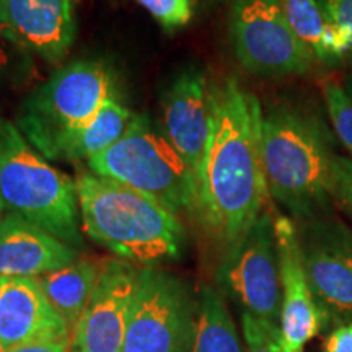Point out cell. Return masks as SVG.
I'll use <instances>...</instances> for the list:
<instances>
[{
	"label": "cell",
	"mask_w": 352,
	"mask_h": 352,
	"mask_svg": "<svg viewBox=\"0 0 352 352\" xmlns=\"http://www.w3.org/2000/svg\"><path fill=\"white\" fill-rule=\"evenodd\" d=\"M259 100L235 77L214 85L212 132L202 162L195 217L228 250L270 201L261 152Z\"/></svg>",
	"instance_id": "obj_1"
},
{
	"label": "cell",
	"mask_w": 352,
	"mask_h": 352,
	"mask_svg": "<svg viewBox=\"0 0 352 352\" xmlns=\"http://www.w3.org/2000/svg\"><path fill=\"white\" fill-rule=\"evenodd\" d=\"M261 152L267 189L294 217L324 214L334 191V138L323 116L302 107L263 114Z\"/></svg>",
	"instance_id": "obj_2"
},
{
	"label": "cell",
	"mask_w": 352,
	"mask_h": 352,
	"mask_svg": "<svg viewBox=\"0 0 352 352\" xmlns=\"http://www.w3.org/2000/svg\"><path fill=\"white\" fill-rule=\"evenodd\" d=\"M76 188L83 230L96 243L144 266L179 258L183 223L157 201L91 171L77 175Z\"/></svg>",
	"instance_id": "obj_3"
},
{
	"label": "cell",
	"mask_w": 352,
	"mask_h": 352,
	"mask_svg": "<svg viewBox=\"0 0 352 352\" xmlns=\"http://www.w3.org/2000/svg\"><path fill=\"white\" fill-rule=\"evenodd\" d=\"M0 196L8 214L74 248L83 245L76 179L54 168L13 122L0 118Z\"/></svg>",
	"instance_id": "obj_4"
},
{
	"label": "cell",
	"mask_w": 352,
	"mask_h": 352,
	"mask_svg": "<svg viewBox=\"0 0 352 352\" xmlns=\"http://www.w3.org/2000/svg\"><path fill=\"white\" fill-rule=\"evenodd\" d=\"M87 164L91 173L142 192L171 214L196 212L197 188L191 171L144 114H135L129 129Z\"/></svg>",
	"instance_id": "obj_5"
},
{
	"label": "cell",
	"mask_w": 352,
	"mask_h": 352,
	"mask_svg": "<svg viewBox=\"0 0 352 352\" xmlns=\"http://www.w3.org/2000/svg\"><path fill=\"white\" fill-rule=\"evenodd\" d=\"M120 100L114 70L103 60H77L56 70L21 103L16 127L44 157L54 142Z\"/></svg>",
	"instance_id": "obj_6"
},
{
	"label": "cell",
	"mask_w": 352,
	"mask_h": 352,
	"mask_svg": "<svg viewBox=\"0 0 352 352\" xmlns=\"http://www.w3.org/2000/svg\"><path fill=\"white\" fill-rule=\"evenodd\" d=\"M228 32L241 67L254 76H303L315 56L292 32L280 0H232Z\"/></svg>",
	"instance_id": "obj_7"
},
{
	"label": "cell",
	"mask_w": 352,
	"mask_h": 352,
	"mask_svg": "<svg viewBox=\"0 0 352 352\" xmlns=\"http://www.w3.org/2000/svg\"><path fill=\"white\" fill-rule=\"evenodd\" d=\"M196 303L182 279L152 267L140 270L122 352H191Z\"/></svg>",
	"instance_id": "obj_8"
},
{
	"label": "cell",
	"mask_w": 352,
	"mask_h": 352,
	"mask_svg": "<svg viewBox=\"0 0 352 352\" xmlns=\"http://www.w3.org/2000/svg\"><path fill=\"white\" fill-rule=\"evenodd\" d=\"M219 284L246 314L279 324L280 277L274 217L264 210L232 246L219 267Z\"/></svg>",
	"instance_id": "obj_9"
},
{
	"label": "cell",
	"mask_w": 352,
	"mask_h": 352,
	"mask_svg": "<svg viewBox=\"0 0 352 352\" xmlns=\"http://www.w3.org/2000/svg\"><path fill=\"white\" fill-rule=\"evenodd\" d=\"M303 266L324 316L352 315V230L324 215L303 220Z\"/></svg>",
	"instance_id": "obj_10"
},
{
	"label": "cell",
	"mask_w": 352,
	"mask_h": 352,
	"mask_svg": "<svg viewBox=\"0 0 352 352\" xmlns=\"http://www.w3.org/2000/svg\"><path fill=\"white\" fill-rule=\"evenodd\" d=\"M140 270L126 259L103 261L94 296L72 333L77 352H122Z\"/></svg>",
	"instance_id": "obj_11"
},
{
	"label": "cell",
	"mask_w": 352,
	"mask_h": 352,
	"mask_svg": "<svg viewBox=\"0 0 352 352\" xmlns=\"http://www.w3.org/2000/svg\"><path fill=\"white\" fill-rule=\"evenodd\" d=\"M274 235L280 277V342L284 352H303L327 316L308 283L297 227L289 217L276 215Z\"/></svg>",
	"instance_id": "obj_12"
},
{
	"label": "cell",
	"mask_w": 352,
	"mask_h": 352,
	"mask_svg": "<svg viewBox=\"0 0 352 352\" xmlns=\"http://www.w3.org/2000/svg\"><path fill=\"white\" fill-rule=\"evenodd\" d=\"M214 120V85L197 70H188L171 83L164 100L165 138L199 183ZM197 202V201H196Z\"/></svg>",
	"instance_id": "obj_13"
},
{
	"label": "cell",
	"mask_w": 352,
	"mask_h": 352,
	"mask_svg": "<svg viewBox=\"0 0 352 352\" xmlns=\"http://www.w3.org/2000/svg\"><path fill=\"white\" fill-rule=\"evenodd\" d=\"M0 25L13 41L56 64L76 39L74 0H0Z\"/></svg>",
	"instance_id": "obj_14"
},
{
	"label": "cell",
	"mask_w": 352,
	"mask_h": 352,
	"mask_svg": "<svg viewBox=\"0 0 352 352\" xmlns=\"http://www.w3.org/2000/svg\"><path fill=\"white\" fill-rule=\"evenodd\" d=\"M72 338L38 277H0V340L7 349L33 341Z\"/></svg>",
	"instance_id": "obj_15"
},
{
	"label": "cell",
	"mask_w": 352,
	"mask_h": 352,
	"mask_svg": "<svg viewBox=\"0 0 352 352\" xmlns=\"http://www.w3.org/2000/svg\"><path fill=\"white\" fill-rule=\"evenodd\" d=\"M77 259L74 246L19 215L0 222V277H39Z\"/></svg>",
	"instance_id": "obj_16"
},
{
	"label": "cell",
	"mask_w": 352,
	"mask_h": 352,
	"mask_svg": "<svg viewBox=\"0 0 352 352\" xmlns=\"http://www.w3.org/2000/svg\"><path fill=\"white\" fill-rule=\"evenodd\" d=\"M134 118L135 114L120 100L109 101L95 118L57 139L44 158L54 162H88L111 147L129 129Z\"/></svg>",
	"instance_id": "obj_17"
},
{
	"label": "cell",
	"mask_w": 352,
	"mask_h": 352,
	"mask_svg": "<svg viewBox=\"0 0 352 352\" xmlns=\"http://www.w3.org/2000/svg\"><path fill=\"white\" fill-rule=\"evenodd\" d=\"M103 261L77 259L69 266L38 277L52 308L74 333L98 284Z\"/></svg>",
	"instance_id": "obj_18"
},
{
	"label": "cell",
	"mask_w": 352,
	"mask_h": 352,
	"mask_svg": "<svg viewBox=\"0 0 352 352\" xmlns=\"http://www.w3.org/2000/svg\"><path fill=\"white\" fill-rule=\"evenodd\" d=\"M196 302V329L191 352H243L235 323L217 290L202 285Z\"/></svg>",
	"instance_id": "obj_19"
},
{
	"label": "cell",
	"mask_w": 352,
	"mask_h": 352,
	"mask_svg": "<svg viewBox=\"0 0 352 352\" xmlns=\"http://www.w3.org/2000/svg\"><path fill=\"white\" fill-rule=\"evenodd\" d=\"M280 6L292 32L314 52L316 59L328 26V19L320 0H280Z\"/></svg>",
	"instance_id": "obj_20"
},
{
	"label": "cell",
	"mask_w": 352,
	"mask_h": 352,
	"mask_svg": "<svg viewBox=\"0 0 352 352\" xmlns=\"http://www.w3.org/2000/svg\"><path fill=\"white\" fill-rule=\"evenodd\" d=\"M329 122L340 142L352 157V95L336 78L328 77L321 82Z\"/></svg>",
	"instance_id": "obj_21"
},
{
	"label": "cell",
	"mask_w": 352,
	"mask_h": 352,
	"mask_svg": "<svg viewBox=\"0 0 352 352\" xmlns=\"http://www.w3.org/2000/svg\"><path fill=\"white\" fill-rule=\"evenodd\" d=\"M241 327H243L246 352H284L279 324L270 323L243 311Z\"/></svg>",
	"instance_id": "obj_22"
},
{
	"label": "cell",
	"mask_w": 352,
	"mask_h": 352,
	"mask_svg": "<svg viewBox=\"0 0 352 352\" xmlns=\"http://www.w3.org/2000/svg\"><path fill=\"white\" fill-rule=\"evenodd\" d=\"M166 30L182 28L195 13V0H138Z\"/></svg>",
	"instance_id": "obj_23"
},
{
	"label": "cell",
	"mask_w": 352,
	"mask_h": 352,
	"mask_svg": "<svg viewBox=\"0 0 352 352\" xmlns=\"http://www.w3.org/2000/svg\"><path fill=\"white\" fill-rule=\"evenodd\" d=\"M333 197L352 217V157L338 155L336 158Z\"/></svg>",
	"instance_id": "obj_24"
},
{
	"label": "cell",
	"mask_w": 352,
	"mask_h": 352,
	"mask_svg": "<svg viewBox=\"0 0 352 352\" xmlns=\"http://www.w3.org/2000/svg\"><path fill=\"white\" fill-rule=\"evenodd\" d=\"M320 3L329 23L341 26L352 36V0H320Z\"/></svg>",
	"instance_id": "obj_25"
},
{
	"label": "cell",
	"mask_w": 352,
	"mask_h": 352,
	"mask_svg": "<svg viewBox=\"0 0 352 352\" xmlns=\"http://www.w3.org/2000/svg\"><path fill=\"white\" fill-rule=\"evenodd\" d=\"M70 347H72V338H67V340L25 342V344L10 347V349H7V352H69Z\"/></svg>",
	"instance_id": "obj_26"
},
{
	"label": "cell",
	"mask_w": 352,
	"mask_h": 352,
	"mask_svg": "<svg viewBox=\"0 0 352 352\" xmlns=\"http://www.w3.org/2000/svg\"><path fill=\"white\" fill-rule=\"evenodd\" d=\"M327 352H352V323L336 328L329 334Z\"/></svg>",
	"instance_id": "obj_27"
},
{
	"label": "cell",
	"mask_w": 352,
	"mask_h": 352,
	"mask_svg": "<svg viewBox=\"0 0 352 352\" xmlns=\"http://www.w3.org/2000/svg\"><path fill=\"white\" fill-rule=\"evenodd\" d=\"M7 39H12V41H13V38L6 32V30H3V26L0 25V74H2L3 70L7 69L8 60H10V54H8V46H7Z\"/></svg>",
	"instance_id": "obj_28"
},
{
	"label": "cell",
	"mask_w": 352,
	"mask_h": 352,
	"mask_svg": "<svg viewBox=\"0 0 352 352\" xmlns=\"http://www.w3.org/2000/svg\"><path fill=\"white\" fill-rule=\"evenodd\" d=\"M7 215H8V210H7V208H6V202H3L2 196H0V222H2V220L6 219Z\"/></svg>",
	"instance_id": "obj_29"
},
{
	"label": "cell",
	"mask_w": 352,
	"mask_h": 352,
	"mask_svg": "<svg viewBox=\"0 0 352 352\" xmlns=\"http://www.w3.org/2000/svg\"><path fill=\"white\" fill-rule=\"evenodd\" d=\"M0 352H7V347L3 346V342H2V340H0Z\"/></svg>",
	"instance_id": "obj_30"
},
{
	"label": "cell",
	"mask_w": 352,
	"mask_h": 352,
	"mask_svg": "<svg viewBox=\"0 0 352 352\" xmlns=\"http://www.w3.org/2000/svg\"><path fill=\"white\" fill-rule=\"evenodd\" d=\"M69 352H77L76 349H74V347H70V349H69Z\"/></svg>",
	"instance_id": "obj_31"
}]
</instances>
